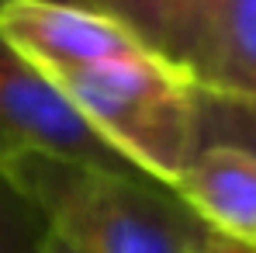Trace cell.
<instances>
[{
  "label": "cell",
  "mask_w": 256,
  "mask_h": 253,
  "mask_svg": "<svg viewBox=\"0 0 256 253\" xmlns=\"http://www.w3.org/2000/svg\"><path fill=\"white\" fill-rule=\"evenodd\" d=\"M173 194L225 243L256 250V160L232 146H204Z\"/></svg>",
  "instance_id": "5"
},
{
  "label": "cell",
  "mask_w": 256,
  "mask_h": 253,
  "mask_svg": "<svg viewBox=\"0 0 256 253\" xmlns=\"http://www.w3.org/2000/svg\"><path fill=\"white\" fill-rule=\"evenodd\" d=\"M0 35L45 77L152 52L118 21L76 4L14 0L0 7Z\"/></svg>",
  "instance_id": "4"
},
{
  "label": "cell",
  "mask_w": 256,
  "mask_h": 253,
  "mask_svg": "<svg viewBox=\"0 0 256 253\" xmlns=\"http://www.w3.org/2000/svg\"><path fill=\"white\" fill-rule=\"evenodd\" d=\"M21 153H48L86 167L142 177L76 115L66 94L0 35V167Z\"/></svg>",
  "instance_id": "3"
},
{
  "label": "cell",
  "mask_w": 256,
  "mask_h": 253,
  "mask_svg": "<svg viewBox=\"0 0 256 253\" xmlns=\"http://www.w3.org/2000/svg\"><path fill=\"white\" fill-rule=\"evenodd\" d=\"M4 170L73 253H190L214 236L170 187L149 177L48 153H21Z\"/></svg>",
  "instance_id": "1"
},
{
  "label": "cell",
  "mask_w": 256,
  "mask_h": 253,
  "mask_svg": "<svg viewBox=\"0 0 256 253\" xmlns=\"http://www.w3.org/2000/svg\"><path fill=\"white\" fill-rule=\"evenodd\" d=\"M225 4L228 0H170L163 59H170L173 66H180L190 77V70H194V63H198V56H201Z\"/></svg>",
  "instance_id": "8"
},
{
  "label": "cell",
  "mask_w": 256,
  "mask_h": 253,
  "mask_svg": "<svg viewBox=\"0 0 256 253\" xmlns=\"http://www.w3.org/2000/svg\"><path fill=\"white\" fill-rule=\"evenodd\" d=\"M194 108H198L201 149L204 146H232L256 160V97L194 84Z\"/></svg>",
  "instance_id": "7"
},
{
  "label": "cell",
  "mask_w": 256,
  "mask_h": 253,
  "mask_svg": "<svg viewBox=\"0 0 256 253\" xmlns=\"http://www.w3.org/2000/svg\"><path fill=\"white\" fill-rule=\"evenodd\" d=\"M190 80L256 97V0H228L222 7Z\"/></svg>",
  "instance_id": "6"
},
{
  "label": "cell",
  "mask_w": 256,
  "mask_h": 253,
  "mask_svg": "<svg viewBox=\"0 0 256 253\" xmlns=\"http://www.w3.org/2000/svg\"><path fill=\"white\" fill-rule=\"evenodd\" d=\"M42 253H73V250H70L59 236H52V232H48V236H45V243H42Z\"/></svg>",
  "instance_id": "12"
},
{
  "label": "cell",
  "mask_w": 256,
  "mask_h": 253,
  "mask_svg": "<svg viewBox=\"0 0 256 253\" xmlns=\"http://www.w3.org/2000/svg\"><path fill=\"white\" fill-rule=\"evenodd\" d=\"M48 236L42 211L35 208L18 184L0 167V253H42Z\"/></svg>",
  "instance_id": "9"
},
{
  "label": "cell",
  "mask_w": 256,
  "mask_h": 253,
  "mask_svg": "<svg viewBox=\"0 0 256 253\" xmlns=\"http://www.w3.org/2000/svg\"><path fill=\"white\" fill-rule=\"evenodd\" d=\"M4 4H14V0H0V7H4ZM48 4H76V7H84L80 0H48Z\"/></svg>",
  "instance_id": "13"
},
{
  "label": "cell",
  "mask_w": 256,
  "mask_h": 253,
  "mask_svg": "<svg viewBox=\"0 0 256 253\" xmlns=\"http://www.w3.org/2000/svg\"><path fill=\"white\" fill-rule=\"evenodd\" d=\"M190 253H228V246H225V239H222V236H208L201 246H194Z\"/></svg>",
  "instance_id": "11"
},
{
  "label": "cell",
  "mask_w": 256,
  "mask_h": 253,
  "mask_svg": "<svg viewBox=\"0 0 256 253\" xmlns=\"http://www.w3.org/2000/svg\"><path fill=\"white\" fill-rule=\"evenodd\" d=\"M228 246V253H256V250H246V246H236V243H225Z\"/></svg>",
  "instance_id": "14"
},
{
  "label": "cell",
  "mask_w": 256,
  "mask_h": 253,
  "mask_svg": "<svg viewBox=\"0 0 256 253\" xmlns=\"http://www.w3.org/2000/svg\"><path fill=\"white\" fill-rule=\"evenodd\" d=\"M48 80L114 153L163 187H173L201 149L194 80L160 52L62 70Z\"/></svg>",
  "instance_id": "2"
},
{
  "label": "cell",
  "mask_w": 256,
  "mask_h": 253,
  "mask_svg": "<svg viewBox=\"0 0 256 253\" xmlns=\"http://www.w3.org/2000/svg\"><path fill=\"white\" fill-rule=\"evenodd\" d=\"M80 4H84L86 11H97V14L118 21L138 42H146L152 52L163 56L170 0H80Z\"/></svg>",
  "instance_id": "10"
}]
</instances>
